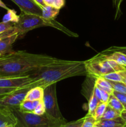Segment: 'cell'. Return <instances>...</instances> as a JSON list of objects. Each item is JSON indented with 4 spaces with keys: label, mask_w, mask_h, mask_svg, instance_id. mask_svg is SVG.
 Instances as JSON below:
<instances>
[{
    "label": "cell",
    "mask_w": 126,
    "mask_h": 127,
    "mask_svg": "<svg viewBox=\"0 0 126 127\" xmlns=\"http://www.w3.org/2000/svg\"><path fill=\"white\" fill-rule=\"evenodd\" d=\"M40 101L41 100H30L25 99L21 102L19 109L21 111L25 112H33V110Z\"/></svg>",
    "instance_id": "cell-15"
},
{
    "label": "cell",
    "mask_w": 126,
    "mask_h": 127,
    "mask_svg": "<svg viewBox=\"0 0 126 127\" xmlns=\"http://www.w3.org/2000/svg\"><path fill=\"white\" fill-rule=\"evenodd\" d=\"M107 60V62L109 64L110 66L112 68V69H113L114 71L116 72H120L122 71H124L126 69V68H125L123 66L121 65L119 63H117V62H115V61L112 60H109V59H106Z\"/></svg>",
    "instance_id": "cell-25"
},
{
    "label": "cell",
    "mask_w": 126,
    "mask_h": 127,
    "mask_svg": "<svg viewBox=\"0 0 126 127\" xmlns=\"http://www.w3.org/2000/svg\"><path fill=\"white\" fill-rule=\"evenodd\" d=\"M18 31L19 37H22L29 31L35 29L42 27H52L65 33L71 37H77L78 35L71 32L68 29L63 26L55 19L48 20L43 18L42 16L31 14H25L21 12L19 15V19L17 23L14 24Z\"/></svg>",
    "instance_id": "cell-3"
},
{
    "label": "cell",
    "mask_w": 126,
    "mask_h": 127,
    "mask_svg": "<svg viewBox=\"0 0 126 127\" xmlns=\"http://www.w3.org/2000/svg\"><path fill=\"white\" fill-rule=\"evenodd\" d=\"M109 82L111 83L114 90L119 93L126 94V85L122 82H115L111 81H109Z\"/></svg>",
    "instance_id": "cell-23"
},
{
    "label": "cell",
    "mask_w": 126,
    "mask_h": 127,
    "mask_svg": "<svg viewBox=\"0 0 126 127\" xmlns=\"http://www.w3.org/2000/svg\"><path fill=\"white\" fill-rule=\"evenodd\" d=\"M17 89V88H0V99Z\"/></svg>",
    "instance_id": "cell-31"
},
{
    "label": "cell",
    "mask_w": 126,
    "mask_h": 127,
    "mask_svg": "<svg viewBox=\"0 0 126 127\" xmlns=\"http://www.w3.org/2000/svg\"><path fill=\"white\" fill-rule=\"evenodd\" d=\"M124 112H126V104H124Z\"/></svg>",
    "instance_id": "cell-40"
},
{
    "label": "cell",
    "mask_w": 126,
    "mask_h": 127,
    "mask_svg": "<svg viewBox=\"0 0 126 127\" xmlns=\"http://www.w3.org/2000/svg\"><path fill=\"white\" fill-rule=\"evenodd\" d=\"M19 19V16L17 14V12L14 9H9L7 10V12L2 17V22H12V23H17Z\"/></svg>",
    "instance_id": "cell-18"
},
{
    "label": "cell",
    "mask_w": 126,
    "mask_h": 127,
    "mask_svg": "<svg viewBox=\"0 0 126 127\" xmlns=\"http://www.w3.org/2000/svg\"><path fill=\"white\" fill-rule=\"evenodd\" d=\"M121 113L118 112L116 110H114L112 107H111L109 105H107L103 115L102 117L101 118V119L100 120H111V119H116V118L121 116Z\"/></svg>",
    "instance_id": "cell-19"
},
{
    "label": "cell",
    "mask_w": 126,
    "mask_h": 127,
    "mask_svg": "<svg viewBox=\"0 0 126 127\" xmlns=\"http://www.w3.org/2000/svg\"><path fill=\"white\" fill-rule=\"evenodd\" d=\"M46 6H53L54 0H43Z\"/></svg>",
    "instance_id": "cell-37"
},
{
    "label": "cell",
    "mask_w": 126,
    "mask_h": 127,
    "mask_svg": "<svg viewBox=\"0 0 126 127\" xmlns=\"http://www.w3.org/2000/svg\"><path fill=\"white\" fill-rule=\"evenodd\" d=\"M110 95H111V94L107 93V92L105 91H103L101 89V102L107 103V102H108L109 101V99Z\"/></svg>",
    "instance_id": "cell-33"
},
{
    "label": "cell",
    "mask_w": 126,
    "mask_h": 127,
    "mask_svg": "<svg viewBox=\"0 0 126 127\" xmlns=\"http://www.w3.org/2000/svg\"><path fill=\"white\" fill-rule=\"evenodd\" d=\"M105 51H106V52L117 51V52H120L121 53H124V54L126 55V47H112Z\"/></svg>",
    "instance_id": "cell-32"
},
{
    "label": "cell",
    "mask_w": 126,
    "mask_h": 127,
    "mask_svg": "<svg viewBox=\"0 0 126 127\" xmlns=\"http://www.w3.org/2000/svg\"><path fill=\"white\" fill-rule=\"evenodd\" d=\"M16 119L12 110L0 109V127H6L9 125L14 126Z\"/></svg>",
    "instance_id": "cell-11"
},
{
    "label": "cell",
    "mask_w": 126,
    "mask_h": 127,
    "mask_svg": "<svg viewBox=\"0 0 126 127\" xmlns=\"http://www.w3.org/2000/svg\"><path fill=\"white\" fill-rule=\"evenodd\" d=\"M58 59L47 55L34 54L24 50L12 51L0 57V76H27Z\"/></svg>",
    "instance_id": "cell-1"
},
{
    "label": "cell",
    "mask_w": 126,
    "mask_h": 127,
    "mask_svg": "<svg viewBox=\"0 0 126 127\" xmlns=\"http://www.w3.org/2000/svg\"><path fill=\"white\" fill-rule=\"evenodd\" d=\"M0 7H2V8H3V9H6V10H8L9 9V8H8L7 6H6V5L4 3V2H2L1 0H0Z\"/></svg>",
    "instance_id": "cell-38"
},
{
    "label": "cell",
    "mask_w": 126,
    "mask_h": 127,
    "mask_svg": "<svg viewBox=\"0 0 126 127\" xmlns=\"http://www.w3.org/2000/svg\"><path fill=\"white\" fill-rule=\"evenodd\" d=\"M103 78L111 81L122 82V78L119 72L113 71L103 76Z\"/></svg>",
    "instance_id": "cell-21"
},
{
    "label": "cell",
    "mask_w": 126,
    "mask_h": 127,
    "mask_svg": "<svg viewBox=\"0 0 126 127\" xmlns=\"http://www.w3.org/2000/svg\"><path fill=\"white\" fill-rule=\"evenodd\" d=\"M85 64L87 76L94 79L98 77H102L105 74L114 71L112 69L104 66L101 61L96 57H94L88 60L85 61Z\"/></svg>",
    "instance_id": "cell-6"
},
{
    "label": "cell",
    "mask_w": 126,
    "mask_h": 127,
    "mask_svg": "<svg viewBox=\"0 0 126 127\" xmlns=\"http://www.w3.org/2000/svg\"><path fill=\"white\" fill-rule=\"evenodd\" d=\"M33 1H34L37 4L39 5L42 8H43V7H44V6H46V4H44V1H43V0H33Z\"/></svg>",
    "instance_id": "cell-36"
},
{
    "label": "cell",
    "mask_w": 126,
    "mask_h": 127,
    "mask_svg": "<svg viewBox=\"0 0 126 127\" xmlns=\"http://www.w3.org/2000/svg\"><path fill=\"white\" fill-rule=\"evenodd\" d=\"M94 84L100 89L105 91L110 94H112L114 91L113 88L109 81L107 80L103 77H98L95 78Z\"/></svg>",
    "instance_id": "cell-13"
},
{
    "label": "cell",
    "mask_w": 126,
    "mask_h": 127,
    "mask_svg": "<svg viewBox=\"0 0 126 127\" xmlns=\"http://www.w3.org/2000/svg\"><path fill=\"white\" fill-rule=\"evenodd\" d=\"M16 4L21 12L42 16V8L33 0H11Z\"/></svg>",
    "instance_id": "cell-8"
},
{
    "label": "cell",
    "mask_w": 126,
    "mask_h": 127,
    "mask_svg": "<svg viewBox=\"0 0 126 127\" xmlns=\"http://www.w3.org/2000/svg\"><path fill=\"white\" fill-rule=\"evenodd\" d=\"M6 127H14V126L13 125H8V126H7Z\"/></svg>",
    "instance_id": "cell-41"
},
{
    "label": "cell",
    "mask_w": 126,
    "mask_h": 127,
    "mask_svg": "<svg viewBox=\"0 0 126 127\" xmlns=\"http://www.w3.org/2000/svg\"><path fill=\"white\" fill-rule=\"evenodd\" d=\"M16 119L14 127H60L66 123L65 120L56 119L45 113L38 115L33 112H22L19 109L12 110Z\"/></svg>",
    "instance_id": "cell-4"
},
{
    "label": "cell",
    "mask_w": 126,
    "mask_h": 127,
    "mask_svg": "<svg viewBox=\"0 0 126 127\" xmlns=\"http://www.w3.org/2000/svg\"><path fill=\"white\" fill-rule=\"evenodd\" d=\"M107 105H109L111 107L116 110L119 113H122L124 110V104L119 100L117 98H116L113 94H111L110 95L109 99L107 102Z\"/></svg>",
    "instance_id": "cell-17"
},
{
    "label": "cell",
    "mask_w": 126,
    "mask_h": 127,
    "mask_svg": "<svg viewBox=\"0 0 126 127\" xmlns=\"http://www.w3.org/2000/svg\"><path fill=\"white\" fill-rule=\"evenodd\" d=\"M100 102H101V100L96 97L92 90V92L90 95V97L88 98V114L94 116L96 109Z\"/></svg>",
    "instance_id": "cell-16"
},
{
    "label": "cell",
    "mask_w": 126,
    "mask_h": 127,
    "mask_svg": "<svg viewBox=\"0 0 126 127\" xmlns=\"http://www.w3.org/2000/svg\"><path fill=\"white\" fill-rule=\"evenodd\" d=\"M107 105V103L102 102H101L100 103V104L98 105L97 108H96V110H95V115H94L96 122L100 120V119H101V118L102 117L104 113H105V110H106Z\"/></svg>",
    "instance_id": "cell-20"
},
{
    "label": "cell",
    "mask_w": 126,
    "mask_h": 127,
    "mask_svg": "<svg viewBox=\"0 0 126 127\" xmlns=\"http://www.w3.org/2000/svg\"><path fill=\"white\" fill-rule=\"evenodd\" d=\"M121 116L122 117V119H123L124 120H125V122H126V112H122L121 114Z\"/></svg>",
    "instance_id": "cell-39"
},
{
    "label": "cell",
    "mask_w": 126,
    "mask_h": 127,
    "mask_svg": "<svg viewBox=\"0 0 126 127\" xmlns=\"http://www.w3.org/2000/svg\"><path fill=\"white\" fill-rule=\"evenodd\" d=\"M112 94H113L116 98L119 99L121 102L123 104H126V94H122V93H119V92L116 91L114 90L112 92Z\"/></svg>",
    "instance_id": "cell-30"
},
{
    "label": "cell",
    "mask_w": 126,
    "mask_h": 127,
    "mask_svg": "<svg viewBox=\"0 0 126 127\" xmlns=\"http://www.w3.org/2000/svg\"><path fill=\"white\" fill-rule=\"evenodd\" d=\"M44 88L36 86L30 88L26 95L25 99L30 100H43Z\"/></svg>",
    "instance_id": "cell-12"
},
{
    "label": "cell",
    "mask_w": 126,
    "mask_h": 127,
    "mask_svg": "<svg viewBox=\"0 0 126 127\" xmlns=\"http://www.w3.org/2000/svg\"><path fill=\"white\" fill-rule=\"evenodd\" d=\"M32 81L29 75L18 77L0 76V88H21L27 87Z\"/></svg>",
    "instance_id": "cell-7"
},
{
    "label": "cell",
    "mask_w": 126,
    "mask_h": 127,
    "mask_svg": "<svg viewBox=\"0 0 126 127\" xmlns=\"http://www.w3.org/2000/svg\"><path fill=\"white\" fill-rule=\"evenodd\" d=\"M65 4V0H54L53 6L57 9H61Z\"/></svg>",
    "instance_id": "cell-34"
},
{
    "label": "cell",
    "mask_w": 126,
    "mask_h": 127,
    "mask_svg": "<svg viewBox=\"0 0 126 127\" xmlns=\"http://www.w3.org/2000/svg\"><path fill=\"white\" fill-rule=\"evenodd\" d=\"M33 113L38 115H42L45 114V107H44L43 100L40 101V102L38 103V104L37 105L35 109L33 110Z\"/></svg>",
    "instance_id": "cell-27"
},
{
    "label": "cell",
    "mask_w": 126,
    "mask_h": 127,
    "mask_svg": "<svg viewBox=\"0 0 126 127\" xmlns=\"http://www.w3.org/2000/svg\"><path fill=\"white\" fill-rule=\"evenodd\" d=\"M113 7L115 9V19H118L122 14L121 11V4L124 0H112Z\"/></svg>",
    "instance_id": "cell-24"
},
{
    "label": "cell",
    "mask_w": 126,
    "mask_h": 127,
    "mask_svg": "<svg viewBox=\"0 0 126 127\" xmlns=\"http://www.w3.org/2000/svg\"><path fill=\"white\" fill-rule=\"evenodd\" d=\"M32 81L27 87L40 86L44 88L67 78L87 76L85 61H71L58 59L30 73Z\"/></svg>",
    "instance_id": "cell-2"
},
{
    "label": "cell",
    "mask_w": 126,
    "mask_h": 127,
    "mask_svg": "<svg viewBox=\"0 0 126 127\" xmlns=\"http://www.w3.org/2000/svg\"><path fill=\"white\" fill-rule=\"evenodd\" d=\"M43 102L46 114L58 120H65L62 115L58 105L56 95V83L50 84L44 88Z\"/></svg>",
    "instance_id": "cell-5"
},
{
    "label": "cell",
    "mask_w": 126,
    "mask_h": 127,
    "mask_svg": "<svg viewBox=\"0 0 126 127\" xmlns=\"http://www.w3.org/2000/svg\"><path fill=\"white\" fill-rule=\"evenodd\" d=\"M19 37L18 33L0 38V56L10 53L12 50V45Z\"/></svg>",
    "instance_id": "cell-9"
},
{
    "label": "cell",
    "mask_w": 126,
    "mask_h": 127,
    "mask_svg": "<svg viewBox=\"0 0 126 127\" xmlns=\"http://www.w3.org/2000/svg\"><path fill=\"white\" fill-rule=\"evenodd\" d=\"M84 118L83 117L79 120H75V121H72L70 122H66L64 124L62 125L60 127H81L84 122Z\"/></svg>",
    "instance_id": "cell-26"
},
{
    "label": "cell",
    "mask_w": 126,
    "mask_h": 127,
    "mask_svg": "<svg viewBox=\"0 0 126 127\" xmlns=\"http://www.w3.org/2000/svg\"><path fill=\"white\" fill-rule=\"evenodd\" d=\"M84 120L81 127H93L96 124V120L95 117L89 114H86L84 117Z\"/></svg>",
    "instance_id": "cell-22"
},
{
    "label": "cell",
    "mask_w": 126,
    "mask_h": 127,
    "mask_svg": "<svg viewBox=\"0 0 126 127\" xmlns=\"http://www.w3.org/2000/svg\"><path fill=\"white\" fill-rule=\"evenodd\" d=\"M59 9L52 6H45L42 8V17L46 19H54L59 12Z\"/></svg>",
    "instance_id": "cell-14"
},
{
    "label": "cell",
    "mask_w": 126,
    "mask_h": 127,
    "mask_svg": "<svg viewBox=\"0 0 126 127\" xmlns=\"http://www.w3.org/2000/svg\"><path fill=\"white\" fill-rule=\"evenodd\" d=\"M98 57L103 59L112 60L121 65L126 68V55L117 51L113 52H106L103 51L97 55Z\"/></svg>",
    "instance_id": "cell-10"
},
{
    "label": "cell",
    "mask_w": 126,
    "mask_h": 127,
    "mask_svg": "<svg viewBox=\"0 0 126 127\" xmlns=\"http://www.w3.org/2000/svg\"><path fill=\"white\" fill-rule=\"evenodd\" d=\"M0 57H1V56H0Z\"/></svg>",
    "instance_id": "cell-43"
},
{
    "label": "cell",
    "mask_w": 126,
    "mask_h": 127,
    "mask_svg": "<svg viewBox=\"0 0 126 127\" xmlns=\"http://www.w3.org/2000/svg\"><path fill=\"white\" fill-rule=\"evenodd\" d=\"M18 33V31H17V28L16 27V26H14L13 27H11L10 29H7V31H4V32H2V33H0V38L4 37H6V36H9L11 35H13L14 33Z\"/></svg>",
    "instance_id": "cell-28"
},
{
    "label": "cell",
    "mask_w": 126,
    "mask_h": 127,
    "mask_svg": "<svg viewBox=\"0 0 126 127\" xmlns=\"http://www.w3.org/2000/svg\"><path fill=\"white\" fill-rule=\"evenodd\" d=\"M14 24V23H12V22H0V33L7 31L11 27H13Z\"/></svg>",
    "instance_id": "cell-29"
},
{
    "label": "cell",
    "mask_w": 126,
    "mask_h": 127,
    "mask_svg": "<svg viewBox=\"0 0 126 127\" xmlns=\"http://www.w3.org/2000/svg\"><path fill=\"white\" fill-rule=\"evenodd\" d=\"M98 127V126H97V125H96V124H95V125H94V127Z\"/></svg>",
    "instance_id": "cell-42"
},
{
    "label": "cell",
    "mask_w": 126,
    "mask_h": 127,
    "mask_svg": "<svg viewBox=\"0 0 126 127\" xmlns=\"http://www.w3.org/2000/svg\"><path fill=\"white\" fill-rule=\"evenodd\" d=\"M119 73H120V74H121L122 78V83L126 85V69L124 71L119 72Z\"/></svg>",
    "instance_id": "cell-35"
}]
</instances>
